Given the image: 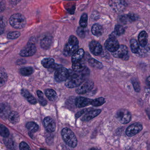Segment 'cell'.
Here are the masks:
<instances>
[{
	"label": "cell",
	"instance_id": "5b68a950",
	"mask_svg": "<svg viewBox=\"0 0 150 150\" xmlns=\"http://www.w3.org/2000/svg\"><path fill=\"white\" fill-rule=\"evenodd\" d=\"M116 117L118 121L123 124H126L130 122L132 116L129 111L125 109H121L117 111Z\"/></svg>",
	"mask_w": 150,
	"mask_h": 150
},
{
	"label": "cell",
	"instance_id": "f6af8a7d",
	"mask_svg": "<svg viewBox=\"0 0 150 150\" xmlns=\"http://www.w3.org/2000/svg\"><path fill=\"white\" fill-rule=\"evenodd\" d=\"M39 102L41 103V105L42 106H45L47 104V101L44 98H40L39 99Z\"/></svg>",
	"mask_w": 150,
	"mask_h": 150
},
{
	"label": "cell",
	"instance_id": "484cf974",
	"mask_svg": "<svg viewBox=\"0 0 150 150\" xmlns=\"http://www.w3.org/2000/svg\"><path fill=\"white\" fill-rule=\"evenodd\" d=\"M7 74L5 69L0 68V87L4 86L7 80Z\"/></svg>",
	"mask_w": 150,
	"mask_h": 150
},
{
	"label": "cell",
	"instance_id": "f907efd6",
	"mask_svg": "<svg viewBox=\"0 0 150 150\" xmlns=\"http://www.w3.org/2000/svg\"><path fill=\"white\" fill-rule=\"evenodd\" d=\"M40 150H46V149H44V148H41V149H40Z\"/></svg>",
	"mask_w": 150,
	"mask_h": 150
},
{
	"label": "cell",
	"instance_id": "d4e9b609",
	"mask_svg": "<svg viewBox=\"0 0 150 150\" xmlns=\"http://www.w3.org/2000/svg\"><path fill=\"white\" fill-rule=\"evenodd\" d=\"M5 145L8 148L11 150H16V145L14 140L11 138H4L3 139Z\"/></svg>",
	"mask_w": 150,
	"mask_h": 150
},
{
	"label": "cell",
	"instance_id": "ba28073f",
	"mask_svg": "<svg viewBox=\"0 0 150 150\" xmlns=\"http://www.w3.org/2000/svg\"><path fill=\"white\" fill-rule=\"evenodd\" d=\"M70 72L65 67H60L56 70L54 74L55 79L57 82H60L65 81L69 76Z\"/></svg>",
	"mask_w": 150,
	"mask_h": 150
},
{
	"label": "cell",
	"instance_id": "b9f144b4",
	"mask_svg": "<svg viewBox=\"0 0 150 150\" xmlns=\"http://www.w3.org/2000/svg\"><path fill=\"white\" fill-rule=\"evenodd\" d=\"M119 20L122 23L125 24H126L129 21V20H128L127 15L122 16H120Z\"/></svg>",
	"mask_w": 150,
	"mask_h": 150
},
{
	"label": "cell",
	"instance_id": "d590c367",
	"mask_svg": "<svg viewBox=\"0 0 150 150\" xmlns=\"http://www.w3.org/2000/svg\"><path fill=\"white\" fill-rule=\"evenodd\" d=\"M124 28L120 25H116L115 26V30L114 32L117 36H121L124 34Z\"/></svg>",
	"mask_w": 150,
	"mask_h": 150
},
{
	"label": "cell",
	"instance_id": "f35d334b",
	"mask_svg": "<svg viewBox=\"0 0 150 150\" xmlns=\"http://www.w3.org/2000/svg\"><path fill=\"white\" fill-rule=\"evenodd\" d=\"M77 35H79V37L81 38H84L85 37L86 35V31H85V29L83 28H81V27H79L76 30Z\"/></svg>",
	"mask_w": 150,
	"mask_h": 150
},
{
	"label": "cell",
	"instance_id": "d6a6232c",
	"mask_svg": "<svg viewBox=\"0 0 150 150\" xmlns=\"http://www.w3.org/2000/svg\"><path fill=\"white\" fill-rule=\"evenodd\" d=\"M10 132L9 130L3 125L0 124V136L4 138L8 137L9 136Z\"/></svg>",
	"mask_w": 150,
	"mask_h": 150
},
{
	"label": "cell",
	"instance_id": "e0dca14e",
	"mask_svg": "<svg viewBox=\"0 0 150 150\" xmlns=\"http://www.w3.org/2000/svg\"><path fill=\"white\" fill-rule=\"evenodd\" d=\"M10 109L7 104L5 103L0 104V116L3 119L8 118L10 114Z\"/></svg>",
	"mask_w": 150,
	"mask_h": 150
},
{
	"label": "cell",
	"instance_id": "7bdbcfd3",
	"mask_svg": "<svg viewBox=\"0 0 150 150\" xmlns=\"http://www.w3.org/2000/svg\"><path fill=\"white\" fill-rule=\"evenodd\" d=\"M88 109H84L83 110H81V111H79V112H78V113L76 114V117H77V118H79V117L82 115L84 113H86V112L88 111Z\"/></svg>",
	"mask_w": 150,
	"mask_h": 150
},
{
	"label": "cell",
	"instance_id": "603a6c76",
	"mask_svg": "<svg viewBox=\"0 0 150 150\" xmlns=\"http://www.w3.org/2000/svg\"><path fill=\"white\" fill-rule=\"evenodd\" d=\"M8 119L12 123L14 124L17 123L20 120V115L16 111H12L8 115Z\"/></svg>",
	"mask_w": 150,
	"mask_h": 150
},
{
	"label": "cell",
	"instance_id": "5bb4252c",
	"mask_svg": "<svg viewBox=\"0 0 150 150\" xmlns=\"http://www.w3.org/2000/svg\"><path fill=\"white\" fill-rule=\"evenodd\" d=\"M92 101V100L89 98L79 96L77 97L75 99V104L77 108H84L91 104Z\"/></svg>",
	"mask_w": 150,
	"mask_h": 150
},
{
	"label": "cell",
	"instance_id": "7402d4cb",
	"mask_svg": "<svg viewBox=\"0 0 150 150\" xmlns=\"http://www.w3.org/2000/svg\"><path fill=\"white\" fill-rule=\"evenodd\" d=\"M72 69L76 73H81L85 70L86 66L84 62L81 61L74 63L72 64Z\"/></svg>",
	"mask_w": 150,
	"mask_h": 150
},
{
	"label": "cell",
	"instance_id": "44dd1931",
	"mask_svg": "<svg viewBox=\"0 0 150 150\" xmlns=\"http://www.w3.org/2000/svg\"><path fill=\"white\" fill-rule=\"evenodd\" d=\"M103 32V27L100 24H94L92 28V33L96 37H100L102 35Z\"/></svg>",
	"mask_w": 150,
	"mask_h": 150
},
{
	"label": "cell",
	"instance_id": "74e56055",
	"mask_svg": "<svg viewBox=\"0 0 150 150\" xmlns=\"http://www.w3.org/2000/svg\"><path fill=\"white\" fill-rule=\"evenodd\" d=\"M21 35V34L18 31H13L8 34L7 37L9 39H14L18 38Z\"/></svg>",
	"mask_w": 150,
	"mask_h": 150
},
{
	"label": "cell",
	"instance_id": "f546056e",
	"mask_svg": "<svg viewBox=\"0 0 150 150\" xmlns=\"http://www.w3.org/2000/svg\"><path fill=\"white\" fill-rule=\"evenodd\" d=\"M26 127L29 130L30 132L32 133L36 132L39 129V126L37 124L33 122H29L26 125Z\"/></svg>",
	"mask_w": 150,
	"mask_h": 150
},
{
	"label": "cell",
	"instance_id": "8992f818",
	"mask_svg": "<svg viewBox=\"0 0 150 150\" xmlns=\"http://www.w3.org/2000/svg\"><path fill=\"white\" fill-rule=\"evenodd\" d=\"M94 86V83L92 81H84L77 87L76 92L79 94H84L91 91Z\"/></svg>",
	"mask_w": 150,
	"mask_h": 150
},
{
	"label": "cell",
	"instance_id": "4dcf8cb0",
	"mask_svg": "<svg viewBox=\"0 0 150 150\" xmlns=\"http://www.w3.org/2000/svg\"><path fill=\"white\" fill-rule=\"evenodd\" d=\"M130 47L133 53H137L140 49V46L137 40L132 39L130 41Z\"/></svg>",
	"mask_w": 150,
	"mask_h": 150
},
{
	"label": "cell",
	"instance_id": "4316f807",
	"mask_svg": "<svg viewBox=\"0 0 150 150\" xmlns=\"http://www.w3.org/2000/svg\"><path fill=\"white\" fill-rule=\"evenodd\" d=\"M111 4V6L115 10H122L125 7V2L124 1H113Z\"/></svg>",
	"mask_w": 150,
	"mask_h": 150
},
{
	"label": "cell",
	"instance_id": "e575fe53",
	"mask_svg": "<svg viewBox=\"0 0 150 150\" xmlns=\"http://www.w3.org/2000/svg\"><path fill=\"white\" fill-rule=\"evenodd\" d=\"M88 21V15L87 14L84 13L81 16V17L80 20L79 24L80 25V27L84 28L87 27Z\"/></svg>",
	"mask_w": 150,
	"mask_h": 150
},
{
	"label": "cell",
	"instance_id": "8d00e7d4",
	"mask_svg": "<svg viewBox=\"0 0 150 150\" xmlns=\"http://www.w3.org/2000/svg\"><path fill=\"white\" fill-rule=\"evenodd\" d=\"M132 83L133 88H134V89L135 91L137 92V93L140 92V86L138 80L136 78L133 79L132 80Z\"/></svg>",
	"mask_w": 150,
	"mask_h": 150
},
{
	"label": "cell",
	"instance_id": "c3c4849f",
	"mask_svg": "<svg viewBox=\"0 0 150 150\" xmlns=\"http://www.w3.org/2000/svg\"><path fill=\"white\" fill-rule=\"evenodd\" d=\"M146 83H147V85L148 86H150V78L148 77L146 79Z\"/></svg>",
	"mask_w": 150,
	"mask_h": 150
},
{
	"label": "cell",
	"instance_id": "277c9868",
	"mask_svg": "<svg viewBox=\"0 0 150 150\" xmlns=\"http://www.w3.org/2000/svg\"><path fill=\"white\" fill-rule=\"evenodd\" d=\"M9 23L15 28L21 29L26 26L27 21L23 15L17 13L11 16L9 19Z\"/></svg>",
	"mask_w": 150,
	"mask_h": 150
},
{
	"label": "cell",
	"instance_id": "52a82bcc",
	"mask_svg": "<svg viewBox=\"0 0 150 150\" xmlns=\"http://www.w3.org/2000/svg\"><path fill=\"white\" fill-rule=\"evenodd\" d=\"M112 55L114 57L124 60H128L129 57L128 47L123 45H120L117 50L112 53Z\"/></svg>",
	"mask_w": 150,
	"mask_h": 150
},
{
	"label": "cell",
	"instance_id": "836d02e7",
	"mask_svg": "<svg viewBox=\"0 0 150 150\" xmlns=\"http://www.w3.org/2000/svg\"><path fill=\"white\" fill-rule=\"evenodd\" d=\"M33 69L31 67H23L21 68L20 71L21 74L24 76L31 75L33 73Z\"/></svg>",
	"mask_w": 150,
	"mask_h": 150
},
{
	"label": "cell",
	"instance_id": "4fadbf2b",
	"mask_svg": "<svg viewBox=\"0 0 150 150\" xmlns=\"http://www.w3.org/2000/svg\"><path fill=\"white\" fill-rule=\"evenodd\" d=\"M44 124L47 131L54 132L56 130V125L55 121L50 117H47L44 119Z\"/></svg>",
	"mask_w": 150,
	"mask_h": 150
},
{
	"label": "cell",
	"instance_id": "8fae6325",
	"mask_svg": "<svg viewBox=\"0 0 150 150\" xmlns=\"http://www.w3.org/2000/svg\"><path fill=\"white\" fill-rule=\"evenodd\" d=\"M143 129V126L139 123H135L129 126L126 130V135L129 137H132L140 132Z\"/></svg>",
	"mask_w": 150,
	"mask_h": 150
},
{
	"label": "cell",
	"instance_id": "ffe728a7",
	"mask_svg": "<svg viewBox=\"0 0 150 150\" xmlns=\"http://www.w3.org/2000/svg\"><path fill=\"white\" fill-rule=\"evenodd\" d=\"M52 43V38L50 36L45 37L41 42V46L44 50H48Z\"/></svg>",
	"mask_w": 150,
	"mask_h": 150
},
{
	"label": "cell",
	"instance_id": "7c38bea8",
	"mask_svg": "<svg viewBox=\"0 0 150 150\" xmlns=\"http://www.w3.org/2000/svg\"><path fill=\"white\" fill-rule=\"evenodd\" d=\"M89 49L92 54L95 56L101 55L103 51V48L100 44L95 41H93L89 44Z\"/></svg>",
	"mask_w": 150,
	"mask_h": 150
},
{
	"label": "cell",
	"instance_id": "681fc988",
	"mask_svg": "<svg viewBox=\"0 0 150 150\" xmlns=\"http://www.w3.org/2000/svg\"><path fill=\"white\" fill-rule=\"evenodd\" d=\"M90 150H99V149H98L97 148H96V147H93V148L90 149Z\"/></svg>",
	"mask_w": 150,
	"mask_h": 150
},
{
	"label": "cell",
	"instance_id": "60d3db41",
	"mask_svg": "<svg viewBox=\"0 0 150 150\" xmlns=\"http://www.w3.org/2000/svg\"><path fill=\"white\" fill-rule=\"evenodd\" d=\"M129 21H134L138 19V17L134 14H129L127 15Z\"/></svg>",
	"mask_w": 150,
	"mask_h": 150
},
{
	"label": "cell",
	"instance_id": "7dc6e473",
	"mask_svg": "<svg viewBox=\"0 0 150 150\" xmlns=\"http://www.w3.org/2000/svg\"><path fill=\"white\" fill-rule=\"evenodd\" d=\"M4 31V27L2 24L0 23V35L3 34Z\"/></svg>",
	"mask_w": 150,
	"mask_h": 150
},
{
	"label": "cell",
	"instance_id": "d6986e66",
	"mask_svg": "<svg viewBox=\"0 0 150 150\" xmlns=\"http://www.w3.org/2000/svg\"><path fill=\"white\" fill-rule=\"evenodd\" d=\"M21 94L23 96L26 98L28 101L31 104H35L37 103L36 99L30 94L28 91L26 89H22Z\"/></svg>",
	"mask_w": 150,
	"mask_h": 150
},
{
	"label": "cell",
	"instance_id": "30bf717a",
	"mask_svg": "<svg viewBox=\"0 0 150 150\" xmlns=\"http://www.w3.org/2000/svg\"><path fill=\"white\" fill-rule=\"evenodd\" d=\"M104 46L108 51L114 53L117 50L120 45L116 38H109L105 42Z\"/></svg>",
	"mask_w": 150,
	"mask_h": 150
},
{
	"label": "cell",
	"instance_id": "9c48e42d",
	"mask_svg": "<svg viewBox=\"0 0 150 150\" xmlns=\"http://www.w3.org/2000/svg\"><path fill=\"white\" fill-rule=\"evenodd\" d=\"M36 51V48L35 42H33V40H30L26 47L21 51L20 54L23 57H31L35 53Z\"/></svg>",
	"mask_w": 150,
	"mask_h": 150
},
{
	"label": "cell",
	"instance_id": "2e32d148",
	"mask_svg": "<svg viewBox=\"0 0 150 150\" xmlns=\"http://www.w3.org/2000/svg\"><path fill=\"white\" fill-rule=\"evenodd\" d=\"M85 55V51L83 49H80L76 51L71 57V61L73 64L81 61Z\"/></svg>",
	"mask_w": 150,
	"mask_h": 150
},
{
	"label": "cell",
	"instance_id": "6da1fadb",
	"mask_svg": "<svg viewBox=\"0 0 150 150\" xmlns=\"http://www.w3.org/2000/svg\"><path fill=\"white\" fill-rule=\"evenodd\" d=\"M89 70L86 68L81 73H69V76L66 80L65 86L68 88H74L78 87L81 85L86 79L88 74H89Z\"/></svg>",
	"mask_w": 150,
	"mask_h": 150
},
{
	"label": "cell",
	"instance_id": "ac0fdd59",
	"mask_svg": "<svg viewBox=\"0 0 150 150\" xmlns=\"http://www.w3.org/2000/svg\"><path fill=\"white\" fill-rule=\"evenodd\" d=\"M148 35L145 31H142L139 33L138 36L139 42L141 47H144L147 45Z\"/></svg>",
	"mask_w": 150,
	"mask_h": 150
},
{
	"label": "cell",
	"instance_id": "9a60e30c",
	"mask_svg": "<svg viewBox=\"0 0 150 150\" xmlns=\"http://www.w3.org/2000/svg\"><path fill=\"white\" fill-rule=\"evenodd\" d=\"M101 112V110L100 109L88 111V112L86 113L85 115L83 116L81 120L84 122H88L98 115Z\"/></svg>",
	"mask_w": 150,
	"mask_h": 150
},
{
	"label": "cell",
	"instance_id": "cb8c5ba5",
	"mask_svg": "<svg viewBox=\"0 0 150 150\" xmlns=\"http://www.w3.org/2000/svg\"><path fill=\"white\" fill-rule=\"evenodd\" d=\"M45 95L50 100L54 101L57 100V93L52 89H47L45 91Z\"/></svg>",
	"mask_w": 150,
	"mask_h": 150
},
{
	"label": "cell",
	"instance_id": "3957f363",
	"mask_svg": "<svg viewBox=\"0 0 150 150\" xmlns=\"http://www.w3.org/2000/svg\"><path fill=\"white\" fill-rule=\"evenodd\" d=\"M62 137L66 144L70 147H76L78 144V140L74 133L70 129L64 128L61 132Z\"/></svg>",
	"mask_w": 150,
	"mask_h": 150
},
{
	"label": "cell",
	"instance_id": "83f0119b",
	"mask_svg": "<svg viewBox=\"0 0 150 150\" xmlns=\"http://www.w3.org/2000/svg\"><path fill=\"white\" fill-rule=\"evenodd\" d=\"M88 63L90 66L96 69H101L103 67V65L101 63L94 58L88 59Z\"/></svg>",
	"mask_w": 150,
	"mask_h": 150
},
{
	"label": "cell",
	"instance_id": "1f68e13d",
	"mask_svg": "<svg viewBox=\"0 0 150 150\" xmlns=\"http://www.w3.org/2000/svg\"><path fill=\"white\" fill-rule=\"evenodd\" d=\"M105 103V100L103 97H99L95 100H92L91 104L94 107H99L103 105Z\"/></svg>",
	"mask_w": 150,
	"mask_h": 150
},
{
	"label": "cell",
	"instance_id": "ee69618b",
	"mask_svg": "<svg viewBox=\"0 0 150 150\" xmlns=\"http://www.w3.org/2000/svg\"><path fill=\"white\" fill-rule=\"evenodd\" d=\"M6 8V4L4 1H0V13L3 12Z\"/></svg>",
	"mask_w": 150,
	"mask_h": 150
},
{
	"label": "cell",
	"instance_id": "bcb514c9",
	"mask_svg": "<svg viewBox=\"0 0 150 150\" xmlns=\"http://www.w3.org/2000/svg\"><path fill=\"white\" fill-rule=\"evenodd\" d=\"M37 93L39 99H40V98H43V93L42 91H40V90H38V91H37Z\"/></svg>",
	"mask_w": 150,
	"mask_h": 150
},
{
	"label": "cell",
	"instance_id": "f1b7e54d",
	"mask_svg": "<svg viewBox=\"0 0 150 150\" xmlns=\"http://www.w3.org/2000/svg\"><path fill=\"white\" fill-rule=\"evenodd\" d=\"M42 65L46 68H51L55 64L53 59L51 58H46L44 59L42 61Z\"/></svg>",
	"mask_w": 150,
	"mask_h": 150
},
{
	"label": "cell",
	"instance_id": "ab89813d",
	"mask_svg": "<svg viewBox=\"0 0 150 150\" xmlns=\"http://www.w3.org/2000/svg\"><path fill=\"white\" fill-rule=\"evenodd\" d=\"M19 148L20 150H31L28 144L24 141L21 142L19 145Z\"/></svg>",
	"mask_w": 150,
	"mask_h": 150
},
{
	"label": "cell",
	"instance_id": "7a4b0ae2",
	"mask_svg": "<svg viewBox=\"0 0 150 150\" xmlns=\"http://www.w3.org/2000/svg\"><path fill=\"white\" fill-rule=\"evenodd\" d=\"M79 42L76 37L71 35L68 39V42L66 44L63 54L66 57H71L77 51L79 48Z\"/></svg>",
	"mask_w": 150,
	"mask_h": 150
}]
</instances>
